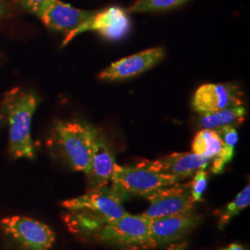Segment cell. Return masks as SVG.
<instances>
[{
    "mask_svg": "<svg viewBox=\"0 0 250 250\" xmlns=\"http://www.w3.org/2000/svg\"><path fill=\"white\" fill-rule=\"evenodd\" d=\"M221 250H247V249L242 245L233 243V244H231L228 247H226V248H224V249Z\"/></svg>",
    "mask_w": 250,
    "mask_h": 250,
    "instance_id": "23",
    "label": "cell"
},
{
    "mask_svg": "<svg viewBox=\"0 0 250 250\" xmlns=\"http://www.w3.org/2000/svg\"><path fill=\"white\" fill-rule=\"evenodd\" d=\"M190 0H138L130 8L133 12H158L175 9Z\"/></svg>",
    "mask_w": 250,
    "mask_h": 250,
    "instance_id": "18",
    "label": "cell"
},
{
    "mask_svg": "<svg viewBox=\"0 0 250 250\" xmlns=\"http://www.w3.org/2000/svg\"><path fill=\"white\" fill-rule=\"evenodd\" d=\"M145 198L148 200L149 207L142 215L148 220L195 211V201L191 196L189 183H175Z\"/></svg>",
    "mask_w": 250,
    "mask_h": 250,
    "instance_id": "7",
    "label": "cell"
},
{
    "mask_svg": "<svg viewBox=\"0 0 250 250\" xmlns=\"http://www.w3.org/2000/svg\"><path fill=\"white\" fill-rule=\"evenodd\" d=\"M38 104L36 95L15 87L4 96L1 103L9 125V151L15 159H35V146L31 134L32 120Z\"/></svg>",
    "mask_w": 250,
    "mask_h": 250,
    "instance_id": "2",
    "label": "cell"
},
{
    "mask_svg": "<svg viewBox=\"0 0 250 250\" xmlns=\"http://www.w3.org/2000/svg\"><path fill=\"white\" fill-rule=\"evenodd\" d=\"M242 92L233 84L206 83L197 88L192 107L198 114L210 113L227 107L243 105Z\"/></svg>",
    "mask_w": 250,
    "mask_h": 250,
    "instance_id": "9",
    "label": "cell"
},
{
    "mask_svg": "<svg viewBox=\"0 0 250 250\" xmlns=\"http://www.w3.org/2000/svg\"><path fill=\"white\" fill-rule=\"evenodd\" d=\"M99 131L79 121H57L47 146L51 154L76 171L87 172Z\"/></svg>",
    "mask_w": 250,
    "mask_h": 250,
    "instance_id": "1",
    "label": "cell"
},
{
    "mask_svg": "<svg viewBox=\"0 0 250 250\" xmlns=\"http://www.w3.org/2000/svg\"><path fill=\"white\" fill-rule=\"evenodd\" d=\"M130 29L131 21L126 11L112 7L96 11L88 21L73 33L72 39L83 32L95 31L107 40L118 41L125 38L129 34Z\"/></svg>",
    "mask_w": 250,
    "mask_h": 250,
    "instance_id": "11",
    "label": "cell"
},
{
    "mask_svg": "<svg viewBox=\"0 0 250 250\" xmlns=\"http://www.w3.org/2000/svg\"><path fill=\"white\" fill-rule=\"evenodd\" d=\"M95 12L96 10L75 9L61 0H51L36 16L47 28L64 33L66 35L64 45H66L72 40L73 33L88 21Z\"/></svg>",
    "mask_w": 250,
    "mask_h": 250,
    "instance_id": "8",
    "label": "cell"
},
{
    "mask_svg": "<svg viewBox=\"0 0 250 250\" xmlns=\"http://www.w3.org/2000/svg\"><path fill=\"white\" fill-rule=\"evenodd\" d=\"M164 57L161 47H155L113 62L99 74V79L122 81L135 77L156 66Z\"/></svg>",
    "mask_w": 250,
    "mask_h": 250,
    "instance_id": "12",
    "label": "cell"
},
{
    "mask_svg": "<svg viewBox=\"0 0 250 250\" xmlns=\"http://www.w3.org/2000/svg\"><path fill=\"white\" fill-rule=\"evenodd\" d=\"M96 238L125 250H150V220L142 214L125 213L105 225Z\"/></svg>",
    "mask_w": 250,
    "mask_h": 250,
    "instance_id": "4",
    "label": "cell"
},
{
    "mask_svg": "<svg viewBox=\"0 0 250 250\" xmlns=\"http://www.w3.org/2000/svg\"><path fill=\"white\" fill-rule=\"evenodd\" d=\"M250 204V186L248 185L243 188L240 193H238L233 200L225 206L221 211L218 212L219 229H224V227L232 221V218L239 214L243 209L248 208Z\"/></svg>",
    "mask_w": 250,
    "mask_h": 250,
    "instance_id": "17",
    "label": "cell"
},
{
    "mask_svg": "<svg viewBox=\"0 0 250 250\" xmlns=\"http://www.w3.org/2000/svg\"><path fill=\"white\" fill-rule=\"evenodd\" d=\"M208 173L205 170H197L192 176L193 179L189 183L191 196L195 203L201 202L203 200V196L205 193L207 185H208Z\"/></svg>",
    "mask_w": 250,
    "mask_h": 250,
    "instance_id": "19",
    "label": "cell"
},
{
    "mask_svg": "<svg viewBox=\"0 0 250 250\" xmlns=\"http://www.w3.org/2000/svg\"><path fill=\"white\" fill-rule=\"evenodd\" d=\"M192 152L204 157L211 162V172H224L227 163L232 161L234 149L222 141L215 130L201 129L197 132L192 143Z\"/></svg>",
    "mask_w": 250,
    "mask_h": 250,
    "instance_id": "13",
    "label": "cell"
},
{
    "mask_svg": "<svg viewBox=\"0 0 250 250\" xmlns=\"http://www.w3.org/2000/svg\"><path fill=\"white\" fill-rule=\"evenodd\" d=\"M3 234L20 250H48L56 233L49 226L26 216H9L0 221Z\"/></svg>",
    "mask_w": 250,
    "mask_h": 250,
    "instance_id": "5",
    "label": "cell"
},
{
    "mask_svg": "<svg viewBox=\"0 0 250 250\" xmlns=\"http://www.w3.org/2000/svg\"><path fill=\"white\" fill-rule=\"evenodd\" d=\"M128 197L114 186H107L89 189L80 197L63 201L62 205L66 210H87L111 223L127 213L123 204Z\"/></svg>",
    "mask_w": 250,
    "mask_h": 250,
    "instance_id": "6",
    "label": "cell"
},
{
    "mask_svg": "<svg viewBox=\"0 0 250 250\" xmlns=\"http://www.w3.org/2000/svg\"><path fill=\"white\" fill-rule=\"evenodd\" d=\"M216 133L219 134L220 138L227 146L233 148L235 147L237 141H238V134L234 126L227 125L215 130Z\"/></svg>",
    "mask_w": 250,
    "mask_h": 250,
    "instance_id": "20",
    "label": "cell"
},
{
    "mask_svg": "<svg viewBox=\"0 0 250 250\" xmlns=\"http://www.w3.org/2000/svg\"><path fill=\"white\" fill-rule=\"evenodd\" d=\"M247 114L246 107L241 106L227 107L210 113L199 114L197 118V125L201 129L216 130L218 128L232 125L237 126L245 121Z\"/></svg>",
    "mask_w": 250,
    "mask_h": 250,
    "instance_id": "16",
    "label": "cell"
},
{
    "mask_svg": "<svg viewBox=\"0 0 250 250\" xmlns=\"http://www.w3.org/2000/svg\"><path fill=\"white\" fill-rule=\"evenodd\" d=\"M150 162L156 170L175 177L179 182L192 177L197 170H205L211 164L209 160L193 152H175Z\"/></svg>",
    "mask_w": 250,
    "mask_h": 250,
    "instance_id": "14",
    "label": "cell"
},
{
    "mask_svg": "<svg viewBox=\"0 0 250 250\" xmlns=\"http://www.w3.org/2000/svg\"><path fill=\"white\" fill-rule=\"evenodd\" d=\"M51 0H19L20 4L27 11L36 15Z\"/></svg>",
    "mask_w": 250,
    "mask_h": 250,
    "instance_id": "21",
    "label": "cell"
},
{
    "mask_svg": "<svg viewBox=\"0 0 250 250\" xmlns=\"http://www.w3.org/2000/svg\"><path fill=\"white\" fill-rule=\"evenodd\" d=\"M200 222L201 217L195 211L150 220L152 248L165 247L178 241L193 231Z\"/></svg>",
    "mask_w": 250,
    "mask_h": 250,
    "instance_id": "10",
    "label": "cell"
},
{
    "mask_svg": "<svg viewBox=\"0 0 250 250\" xmlns=\"http://www.w3.org/2000/svg\"><path fill=\"white\" fill-rule=\"evenodd\" d=\"M115 165L113 152L104 137L99 134L94 144L89 169L85 173L88 190L107 187L111 181Z\"/></svg>",
    "mask_w": 250,
    "mask_h": 250,
    "instance_id": "15",
    "label": "cell"
},
{
    "mask_svg": "<svg viewBox=\"0 0 250 250\" xmlns=\"http://www.w3.org/2000/svg\"><path fill=\"white\" fill-rule=\"evenodd\" d=\"M8 14L7 4L4 0H0V19L5 17Z\"/></svg>",
    "mask_w": 250,
    "mask_h": 250,
    "instance_id": "22",
    "label": "cell"
},
{
    "mask_svg": "<svg viewBox=\"0 0 250 250\" xmlns=\"http://www.w3.org/2000/svg\"><path fill=\"white\" fill-rule=\"evenodd\" d=\"M110 182H112V186L127 196L146 197L179 181L173 176L156 170L150 161H144L135 166H120L116 164Z\"/></svg>",
    "mask_w": 250,
    "mask_h": 250,
    "instance_id": "3",
    "label": "cell"
}]
</instances>
